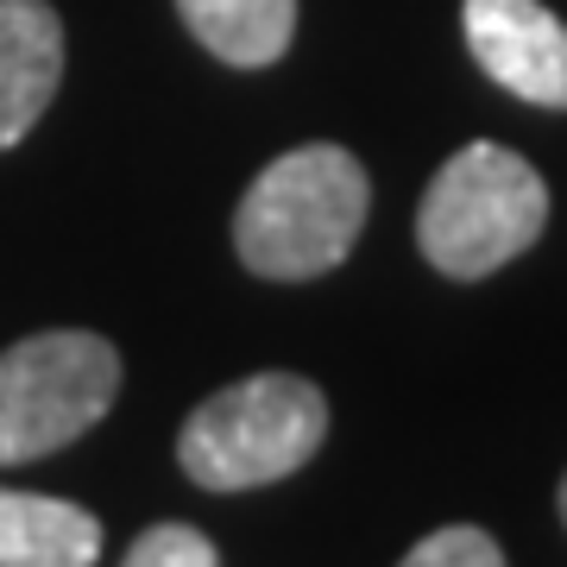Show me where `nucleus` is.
Masks as SVG:
<instances>
[{"mask_svg": "<svg viewBox=\"0 0 567 567\" xmlns=\"http://www.w3.org/2000/svg\"><path fill=\"white\" fill-rule=\"evenodd\" d=\"M328 442V398L297 372H252L215 391L177 435V461L203 492H252L290 480Z\"/></svg>", "mask_w": 567, "mask_h": 567, "instance_id": "3", "label": "nucleus"}, {"mask_svg": "<svg viewBox=\"0 0 567 567\" xmlns=\"http://www.w3.org/2000/svg\"><path fill=\"white\" fill-rule=\"evenodd\" d=\"M121 567H215V543L189 524H158L126 548Z\"/></svg>", "mask_w": 567, "mask_h": 567, "instance_id": "10", "label": "nucleus"}, {"mask_svg": "<svg viewBox=\"0 0 567 567\" xmlns=\"http://www.w3.org/2000/svg\"><path fill=\"white\" fill-rule=\"evenodd\" d=\"M63 82V20L44 0H0V152L20 145Z\"/></svg>", "mask_w": 567, "mask_h": 567, "instance_id": "6", "label": "nucleus"}, {"mask_svg": "<svg viewBox=\"0 0 567 567\" xmlns=\"http://www.w3.org/2000/svg\"><path fill=\"white\" fill-rule=\"evenodd\" d=\"M466 51L529 107H567V25L543 0H461Z\"/></svg>", "mask_w": 567, "mask_h": 567, "instance_id": "5", "label": "nucleus"}, {"mask_svg": "<svg viewBox=\"0 0 567 567\" xmlns=\"http://www.w3.org/2000/svg\"><path fill=\"white\" fill-rule=\"evenodd\" d=\"M365 208H372V183L347 145H297L278 164H265L234 208L240 265L278 284L322 278L353 252Z\"/></svg>", "mask_w": 567, "mask_h": 567, "instance_id": "1", "label": "nucleus"}, {"mask_svg": "<svg viewBox=\"0 0 567 567\" xmlns=\"http://www.w3.org/2000/svg\"><path fill=\"white\" fill-rule=\"evenodd\" d=\"M548 227V183L543 171L511 145L473 140L435 171L416 208V246L442 278H492L517 252L543 240Z\"/></svg>", "mask_w": 567, "mask_h": 567, "instance_id": "2", "label": "nucleus"}, {"mask_svg": "<svg viewBox=\"0 0 567 567\" xmlns=\"http://www.w3.org/2000/svg\"><path fill=\"white\" fill-rule=\"evenodd\" d=\"M561 524H567V480H561Z\"/></svg>", "mask_w": 567, "mask_h": 567, "instance_id": "11", "label": "nucleus"}, {"mask_svg": "<svg viewBox=\"0 0 567 567\" xmlns=\"http://www.w3.org/2000/svg\"><path fill=\"white\" fill-rule=\"evenodd\" d=\"M102 524L70 498L0 492V567H95Z\"/></svg>", "mask_w": 567, "mask_h": 567, "instance_id": "7", "label": "nucleus"}, {"mask_svg": "<svg viewBox=\"0 0 567 567\" xmlns=\"http://www.w3.org/2000/svg\"><path fill=\"white\" fill-rule=\"evenodd\" d=\"M121 391V353L102 334L51 328L0 353V466L58 454L102 423Z\"/></svg>", "mask_w": 567, "mask_h": 567, "instance_id": "4", "label": "nucleus"}, {"mask_svg": "<svg viewBox=\"0 0 567 567\" xmlns=\"http://www.w3.org/2000/svg\"><path fill=\"white\" fill-rule=\"evenodd\" d=\"M398 567H505V548L492 543L486 529L447 524V529H435V536H423Z\"/></svg>", "mask_w": 567, "mask_h": 567, "instance_id": "9", "label": "nucleus"}, {"mask_svg": "<svg viewBox=\"0 0 567 567\" xmlns=\"http://www.w3.org/2000/svg\"><path fill=\"white\" fill-rule=\"evenodd\" d=\"M177 13L196 32V44L234 70L278 63L297 32V0H177Z\"/></svg>", "mask_w": 567, "mask_h": 567, "instance_id": "8", "label": "nucleus"}]
</instances>
